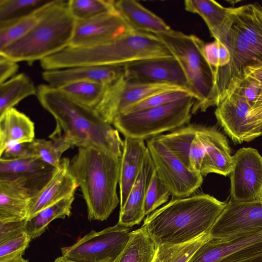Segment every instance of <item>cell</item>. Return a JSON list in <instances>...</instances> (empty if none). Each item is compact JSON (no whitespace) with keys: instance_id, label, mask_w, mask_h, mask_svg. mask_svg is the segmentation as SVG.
Wrapping results in <instances>:
<instances>
[{"instance_id":"6da1fadb","label":"cell","mask_w":262,"mask_h":262,"mask_svg":"<svg viewBox=\"0 0 262 262\" xmlns=\"http://www.w3.org/2000/svg\"><path fill=\"white\" fill-rule=\"evenodd\" d=\"M42 106L55 118L56 127L50 138L64 151L70 148L95 147L121 158L123 146L119 131L95 108L81 104L49 85L37 88Z\"/></svg>"},{"instance_id":"7a4b0ae2","label":"cell","mask_w":262,"mask_h":262,"mask_svg":"<svg viewBox=\"0 0 262 262\" xmlns=\"http://www.w3.org/2000/svg\"><path fill=\"white\" fill-rule=\"evenodd\" d=\"M215 40L230 54L229 62L214 69V93L222 99L248 67L262 66V1L232 8L228 21Z\"/></svg>"},{"instance_id":"3957f363","label":"cell","mask_w":262,"mask_h":262,"mask_svg":"<svg viewBox=\"0 0 262 262\" xmlns=\"http://www.w3.org/2000/svg\"><path fill=\"white\" fill-rule=\"evenodd\" d=\"M226 204L204 193L172 198L148 214L142 226L157 246L186 243L209 233Z\"/></svg>"},{"instance_id":"277c9868","label":"cell","mask_w":262,"mask_h":262,"mask_svg":"<svg viewBox=\"0 0 262 262\" xmlns=\"http://www.w3.org/2000/svg\"><path fill=\"white\" fill-rule=\"evenodd\" d=\"M171 56L156 35L133 29L104 44L85 48L68 47L40 63L45 71L79 66H124L139 60Z\"/></svg>"},{"instance_id":"5b68a950","label":"cell","mask_w":262,"mask_h":262,"mask_svg":"<svg viewBox=\"0 0 262 262\" xmlns=\"http://www.w3.org/2000/svg\"><path fill=\"white\" fill-rule=\"evenodd\" d=\"M120 158L95 147H79L70 163L86 202L90 221L106 220L120 203Z\"/></svg>"},{"instance_id":"8992f818","label":"cell","mask_w":262,"mask_h":262,"mask_svg":"<svg viewBox=\"0 0 262 262\" xmlns=\"http://www.w3.org/2000/svg\"><path fill=\"white\" fill-rule=\"evenodd\" d=\"M75 23L68 1L54 0L45 8L38 23L23 38L0 51V55L17 62L41 61L69 47Z\"/></svg>"},{"instance_id":"52a82bcc","label":"cell","mask_w":262,"mask_h":262,"mask_svg":"<svg viewBox=\"0 0 262 262\" xmlns=\"http://www.w3.org/2000/svg\"><path fill=\"white\" fill-rule=\"evenodd\" d=\"M156 35L178 61L186 76L196 99L192 114L206 111L211 106L214 73L204 54L205 43L194 35L172 29Z\"/></svg>"},{"instance_id":"ba28073f","label":"cell","mask_w":262,"mask_h":262,"mask_svg":"<svg viewBox=\"0 0 262 262\" xmlns=\"http://www.w3.org/2000/svg\"><path fill=\"white\" fill-rule=\"evenodd\" d=\"M194 96L141 111L121 114L112 124L124 137L145 140L174 130L190 122Z\"/></svg>"},{"instance_id":"9c48e42d","label":"cell","mask_w":262,"mask_h":262,"mask_svg":"<svg viewBox=\"0 0 262 262\" xmlns=\"http://www.w3.org/2000/svg\"><path fill=\"white\" fill-rule=\"evenodd\" d=\"M130 234L129 228L118 224L99 232L92 230L74 245L62 248V256L74 262H114Z\"/></svg>"},{"instance_id":"30bf717a","label":"cell","mask_w":262,"mask_h":262,"mask_svg":"<svg viewBox=\"0 0 262 262\" xmlns=\"http://www.w3.org/2000/svg\"><path fill=\"white\" fill-rule=\"evenodd\" d=\"M177 90H188L171 84L132 80L124 75L106 85L102 99L95 109L112 124L115 118L130 106L156 94Z\"/></svg>"},{"instance_id":"8fae6325","label":"cell","mask_w":262,"mask_h":262,"mask_svg":"<svg viewBox=\"0 0 262 262\" xmlns=\"http://www.w3.org/2000/svg\"><path fill=\"white\" fill-rule=\"evenodd\" d=\"M146 146L156 171L172 198L189 196L201 186L203 176L187 168L156 137L148 140Z\"/></svg>"},{"instance_id":"7c38bea8","label":"cell","mask_w":262,"mask_h":262,"mask_svg":"<svg viewBox=\"0 0 262 262\" xmlns=\"http://www.w3.org/2000/svg\"><path fill=\"white\" fill-rule=\"evenodd\" d=\"M262 257V230L205 242L188 262H245Z\"/></svg>"},{"instance_id":"4fadbf2b","label":"cell","mask_w":262,"mask_h":262,"mask_svg":"<svg viewBox=\"0 0 262 262\" xmlns=\"http://www.w3.org/2000/svg\"><path fill=\"white\" fill-rule=\"evenodd\" d=\"M230 175L231 199L239 202L260 200L262 196V157L252 147H243L232 156Z\"/></svg>"},{"instance_id":"5bb4252c","label":"cell","mask_w":262,"mask_h":262,"mask_svg":"<svg viewBox=\"0 0 262 262\" xmlns=\"http://www.w3.org/2000/svg\"><path fill=\"white\" fill-rule=\"evenodd\" d=\"M262 230V201L239 202L232 199L209 231L212 238L224 239Z\"/></svg>"},{"instance_id":"9a60e30c","label":"cell","mask_w":262,"mask_h":262,"mask_svg":"<svg viewBox=\"0 0 262 262\" xmlns=\"http://www.w3.org/2000/svg\"><path fill=\"white\" fill-rule=\"evenodd\" d=\"M55 169L36 157L19 159L0 158V182L25 190L32 199L49 181Z\"/></svg>"},{"instance_id":"2e32d148","label":"cell","mask_w":262,"mask_h":262,"mask_svg":"<svg viewBox=\"0 0 262 262\" xmlns=\"http://www.w3.org/2000/svg\"><path fill=\"white\" fill-rule=\"evenodd\" d=\"M132 30L117 11L76 20L69 47L85 48L104 44Z\"/></svg>"},{"instance_id":"e0dca14e","label":"cell","mask_w":262,"mask_h":262,"mask_svg":"<svg viewBox=\"0 0 262 262\" xmlns=\"http://www.w3.org/2000/svg\"><path fill=\"white\" fill-rule=\"evenodd\" d=\"M124 68V76L129 80L174 84L191 92L186 76L173 56L139 60L126 64Z\"/></svg>"},{"instance_id":"ac0fdd59","label":"cell","mask_w":262,"mask_h":262,"mask_svg":"<svg viewBox=\"0 0 262 262\" xmlns=\"http://www.w3.org/2000/svg\"><path fill=\"white\" fill-rule=\"evenodd\" d=\"M251 106L236 91L229 93L217 106L215 116L218 123L235 143L256 138L248 124Z\"/></svg>"},{"instance_id":"d6986e66","label":"cell","mask_w":262,"mask_h":262,"mask_svg":"<svg viewBox=\"0 0 262 262\" xmlns=\"http://www.w3.org/2000/svg\"><path fill=\"white\" fill-rule=\"evenodd\" d=\"M198 125L183 126L156 137L189 170L200 173L205 153Z\"/></svg>"},{"instance_id":"ffe728a7","label":"cell","mask_w":262,"mask_h":262,"mask_svg":"<svg viewBox=\"0 0 262 262\" xmlns=\"http://www.w3.org/2000/svg\"><path fill=\"white\" fill-rule=\"evenodd\" d=\"M124 74V66H79L44 71L42 77L47 84L58 89L79 81H94L107 85Z\"/></svg>"},{"instance_id":"44dd1931","label":"cell","mask_w":262,"mask_h":262,"mask_svg":"<svg viewBox=\"0 0 262 262\" xmlns=\"http://www.w3.org/2000/svg\"><path fill=\"white\" fill-rule=\"evenodd\" d=\"M199 133L205 148L201 174L229 175L233 167V161L226 137L214 127L200 125Z\"/></svg>"},{"instance_id":"7402d4cb","label":"cell","mask_w":262,"mask_h":262,"mask_svg":"<svg viewBox=\"0 0 262 262\" xmlns=\"http://www.w3.org/2000/svg\"><path fill=\"white\" fill-rule=\"evenodd\" d=\"M70 163L68 158L61 159L59 166L56 168L49 181L30 200L28 219L62 199L74 195L79 186L70 171Z\"/></svg>"},{"instance_id":"603a6c76","label":"cell","mask_w":262,"mask_h":262,"mask_svg":"<svg viewBox=\"0 0 262 262\" xmlns=\"http://www.w3.org/2000/svg\"><path fill=\"white\" fill-rule=\"evenodd\" d=\"M155 167L148 150L139 174L123 207L120 209L118 224L127 228L139 224L145 215L144 205L147 190Z\"/></svg>"},{"instance_id":"cb8c5ba5","label":"cell","mask_w":262,"mask_h":262,"mask_svg":"<svg viewBox=\"0 0 262 262\" xmlns=\"http://www.w3.org/2000/svg\"><path fill=\"white\" fill-rule=\"evenodd\" d=\"M144 140L125 137L120 158L119 184L120 208L124 205L147 151Z\"/></svg>"},{"instance_id":"d4e9b609","label":"cell","mask_w":262,"mask_h":262,"mask_svg":"<svg viewBox=\"0 0 262 262\" xmlns=\"http://www.w3.org/2000/svg\"><path fill=\"white\" fill-rule=\"evenodd\" d=\"M115 7L127 24L135 30L156 35L171 29L162 18L136 1H115Z\"/></svg>"},{"instance_id":"484cf974","label":"cell","mask_w":262,"mask_h":262,"mask_svg":"<svg viewBox=\"0 0 262 262\" xmlns=\"http://www.w3.org/2000/svg\"><path fill=\"white\" fill-rule=\"evenodd\" d=\"M33 122L12 107L0 115V154L10 143H30L35 139Z\"/></svg>"},{"instance_id":"4316f807","label":"cell","mask_w":262,"mask_h":262,"mask_svg":"<svg viewBox=\"0 0 262 262\" xmlns=\"http://www.w3.org/2000/svg\"><path fill=\"white\" fill-rule=\"evenodd\" d=\"M31 199V196L25 190L0 182V222L27 220Z\"/></svg>"},{"instance_id":"83f0119b","label":"cell","mask_w":262,"mask_h":262,"mask_svg":"<svg viewBox=\"0 0 262 262\" xmlns=\"http://www.w3.org/2000/svg\"><path fill=\"white\" fill-rule=\"evenodd\" d=\"M184 7L187 11L197 14L203 18L214 39L228 21L232 9L213 0H186Z\"/></svg>"},{"instance_id":"f1b7e54d","label":"cell","mask_w":262,"mask_h":262,"mask_svg":"<svg viewBox=\"0 0 262 262\" xmlns=\"http://www.w3.org/2000/svg\"><path fill=\"white\" fill-rule=\"evenodd\" d=\"M157 245L142 226L131 232L130 239L114 262H152Z\"/></svg>"},{"instance_id":"f546056e","label":"cell","mask_w":262,"mask_h":262,"mask_svg":"<svg viewBox=\"0 0 262 262\" xmlns=\"http://www.w3.org/2000/svg\"><path fill=\"white\" fill-rule=\"evenodd\" d=\"M74 196L71 195L41 210L26 220L25 231L31 239L40 236L54 220L69 216Z\"/></svg>"},{"instance_id":"4dcf8cb0","label":"cell","mask_w":262,"mask_h":262,"mask_svg":"<svg viewBox=\"0 0 262 262\" xmlns=\"http://www.w3.org/2000/svg\"><path fill=\"white\" fill-rule=\"evenodd\" d=\"M36 93L37 88L33 82L23 73L0 83V115L26 97Z\"/></svg>"},{"instance_id":"1f68e13d","label":"cell","mask_w":262,"mask_h":262,"mask_svg":"<svg viewBox=\"0 0 262 262\" xmlns=\"http://www.w3.org/2000/svg\"><path fill=\"white\" fill-rule=\"evenodd\" d=\"M54 0H0V25L36 13Z\"/></svg>"},{"instance_id":"d6a6232c","label":"cell","mask_w":262,"mask_h":262,"mask_svg":"<svg viewBox=\"0 0 262 262\" xmlns=\"http://www.w3.org/2000/svg\"><path fill=\"white\" fill-rule=\"evenodd\" d=\"M210 238L208 233L186 243L158 246L152 262H188L199 247Z\"/></svg>"},{"instance_id":"836d02e7","label":"cell","mask_w":262,"mask_h":262,"mask_svg":"<svg viewBox=\"0 0 262 262\" xmlns=\"http://www.w3.org/2000/svg\"><path fill=\"white\" fill-rule=\"evenodd\" d=\"M106 85L94 81H79L58 88L72 100L95 108L101 101Z\"/></svg>"},{"instance_id":"e575fe53","label":"cell","mask_w":262,"mask_h":262,"mask_svg":"<svg viewBox=\"0 0 262 262\" xmlns=\"http://www.w3.org/2000/svg\"><path fill=\"white\" fill-rule=\"evenodd\" d=\"M68 6L76 20L88 19L117 11L115 1L111 0H69Z\"/></svg>"},{"instance_id":"d590c367","label":"cell","mask_w":262,"mask_h":262,"mask_svg":"<svg viewBox=\"0 0 262 262\" xmlns=\"http://www.w3.org/2000/svg\"><path fill=\"white\" fill-rule=\"evenodd\" d=\"M45 8L34 14L0 25V51L25 36L39 21Z\"/></svg>"},{"instance_id":"8d00e7d4","label":"cell","mask_w":262,"mask_h":262,"mask_svg":"<svg viewBox=\"0 0 262 262\" xmlns=\"http://www.w3.org/2000/svg\"><path fill=\"white\" fill-rule=\"evenodd\" d=\"M189 96L195 97L194 95L188 90H177L161 92L151 96L130 106L122 114L137 112L163 105Z\"/></svg>"},{"instance_id":"74e56055","label":"cell","mask_w":262,"mask_h":262,"mask_svg":"<svg viewBox=\"0 0 262 262\" xmlns=\"http://www.w3.org/2000/svg\"><path fill=\"white\" fill-rule=\"evenodd\" d=\"M171 194L163 183L156 170L148 187L145 201V215H148L166 203Z\"/></svg>"},{"instance_id":"f35d334b","label":"cell","mask_w":262,"mask_h":262,"mask_svg":"<svg viewBox=\"0 0 262 262\" xmlns=\"http://www.w3.org/2000/svg\"><path fill=\"white\" fill-rule=\"evenodd\" d=\"M30 144L36 156L43 162L55 168L59 166L64 151L57 143L52 140L37 139Z\"/></svg>"},{"instance_id":"ab89813d","label":"cell","mask_w":262,"mask_h":262,"mask_svg":"<svg viewBox=\"0 0 262 262\" xmlns=\"http://www.w3.org/2000/svg\"><path fill=\"white\" fill-rule=\"evenodd\" d=\"M31 239L26 231L0 243V262L23 255Z\"/></svg>"},{"instance_id":"60d3db41","label":"cell","mask_w":262,"mask_h":262,"mask_svg":"<svg viewBox=\"0 0 262 262\" xmlns=\"http://www.w3.org/2000/svg\"><path fill=\"white\" fill-rule=\"evenodd\" d=\"M203 52L208 62L213 70L223 67L230 61V54L228 48L219 40L205 43Z\"/></svg>"},{"instance_id":"b9f144b4","label":"cell","mask_w":262,"mask_h":262,"mask_svg":"<svg viewBox=\"0 0 262 262\" xmlns=\"http://www.w3.org/2000/svg\"><path fill=\"white\" fill-rule=\"evenodd\" d=\"M233 90L236 91L242 96L252 108L259 96L260 86L254 79L244 76L236 82L232 91Z\"/></svg>"},{"instance_id":"7bdbcfd3","label":"cell","mask_w":262,"mask_h":262,"mask_svg":"<svg viewBox=\"0 0 262 262\" xmlns=\"http://www.w3.org/2000/svg\"><path fill=\"white\" fill-rule=\"evenodd\" d=\"M35 157H37L30 143L8 144L0 154V158L6 159H19Z\"/></svg>"},{"instance_id":"ee69618b","label":"cell","mask_w":262,"mask_h":262,"mask_svg":"<svg viewBox=\"0 0 262 262\" xmlns=\"http://www.w3.org/2000/svg\"><path fill=\"white\" fill-rule=\"evenodd\" d=\"M26 220L0 222V243L25 231Z\"/></svg>"},{"instance_id":"f6af8a7d","label":"cell","mask_w":262,"mask_h":262,"mask_svg":"<svg viewBox=\"0 0 262 262\" xmlns=\"http://www.w3.org/2000/svg\"><path fill=\"white\" fill-rule=\"evenodd\" d=\"M18 68L16 61L0 55V83L15 76Z\"/></svg>"},{"instance_id":"bcb514c9","label":"cell","mask_w":262,"mask_h":262,"mask_svg":"<svg viewBox=\"0 0 262 262\" xmlns=\"http://www.w3.org/2000/svg\"><path fill=\"white\" fill-rule=\"evenodd\" d=\"M248 124L256 138L262 135V104L251 110L248 117Z\"/></svg>"},{"instance_id":"7dc6e473","label":"cell","mask_w":262,"mask_h":262,"mask_svg":"<svg viewBox=\"0 0 262 262\" xmlns=\"http://www.w3.org/2000/svg\"><path fill=\"white\" fill-rule=\"evenodd\" d=\"M244 76L254 79L260 86L259 96L257 101L251 108V110L254 109L262 104V66L247 68L244 73Z\"/></svg>"},{"instance_id":"c3c4849f","label":"cell","mask_w":262,"mask_h":262,"mask_svg":"<svg viewBox=\"0 0 262 262\" xmlns=\"http://www.w3.org/2000/svg\"><path fill=\"white\" fill-rule=\"evenodd\" d=\"M2 262H29L27 259L24 258L22 256L16 257Z\"/></svg>"},{"instance_id":"681fc988","label":"cell","mask_w":262,"mask_h":262,"mask_svg":"<svg viewBox=\"0 0 262 262\" xmlns=\"http://www.w3.org/2000/svg\"><path fill=\"white\" fill-rule=\"evenodd\" d=\"M54 262H74L69 260L62 256L57 257Z\"/></svg>"},{"instance_id":"f907efd6","label":"cell","mask_w":262,"mask_h":262,"mask_svg":"<svg viewBox=\"0 0 262 262\" xmlns=\"http://www.w3.org/2000/svg\"><path fill=\"white\" fill-rule=\"evenodd\" d=\"M245 262H262V257Z\"/></svg>"},{"instance_id":"816d5d0a","label":"cell","mask_w":262,"mask_h":262,"mask_svg":"<svg viewBox=\"0 0 262 262\" xmlns=\"http://www.w3.org/2000/svg\"><path fill=\"white\" fill-rule=\"evenodd\" d=\"M260 200H261V201H262V196H261V199H260Z\"/></svg>"}]
</instances>
